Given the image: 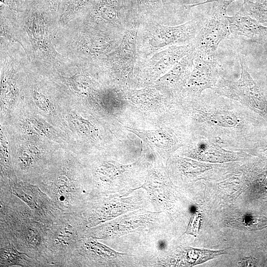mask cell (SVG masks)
I'll return each mask as SVG.
<instances>
[{
    "label": "cell",
    "instance_id": "cell-9",
    "mask_svg": "<svg viewBox=\"0 0 267 267\" xmlns=\"http://www.w3.org/2000/svg\"><path fill=\"white\" fill-rule=\"evenodd\" d=\"M138 15L137 9L128 7L124 0H94L76 19L95 29L124 35L128 24Z\"/></svg>",
    "mask_w": 267,
    "mask_h": 267
},
{
    "label": "cell",
    "instance_id": "cell-6",
    "mask_svg": "<svg viewBox=\"0 0 267 267\" xmlns=\"http://www.w3.org/2000/svg\"><path fill=\"white\" fill-rule=\"evenodd\" d=\"M140 21L139 16H135L128 24L120 44L96 64L113 87L134 88L136 39Z\"/></svg>",
    "mask_w": 267,
    "mask_h": 267
},
{
    "label": "cell",
    "instance_id": "cell-18",
    "mask_svg": "<svg viewBox=\"0 0 267 267\" xmlns=\"http://www.w3.org/2000/svg\"><path fill=\"white\" fill-rule=\"evenodd\" d=\"M0 40L11 44H18L29 61L31 52L29 43L21 27L18 12L0 2Z\"/></svg>",
    "mask_w": 267,
    "mask_h": 267
},
{
    "label": "cell",
    "instance_id": "cell-8",
    "mask_svg": "<svg viewBox=\"0 0 267 267\" xmlns=\"http://www.w3.org/2000/svg\"><path fill=\"white\" fill-rule=\"evenodd\" d=\"M238 57L241 70L240 78L232 81L220 76L212 89L220 95L239 102L267 122V100L248 71L245 56L240 53Z\"/></svg>",
    "mask_w": 267,
    "mask_h": 267
},
{
    "label": "cell",
    "instance_id": "cell-10",
    "mask_svg": "<svg viewBox=\"0 0 267 267\" xmlns=\"http://www.w3.org/2000/svg\"><path fill=\"white\" fill-rule=\"evenodd\" d=\"M193 48V43L172 45L137 61L134 71V88H142L153 84Z\"/></svg>",
    "mask_w": 267,
    "mask_h": 267
},
{
    "label": "cell",
    "instance_id": "cell-17",
    "mask_svg": "<svg viewBox=\"0 0 267 267\" xmlns=\"http://www.w3.org/2000/svg\"><path fill=\"white\" fill-rule=\"evenodd\" d=\"M194 58V52L193 49L152 84L161 88L174 99L178 101L183 88L190 74Z\"/></svg>",
    "mask_w": 267,
    "mask_h": 267
},
{
    "label": "cell",
    "instance_id": "cell-25",
    "mask_svg": "<svg viewBox=\"0 0 267 267\" xmlns=\"http://www.w3.org/2000/svg\"><path fill=\"white\" fill-rule=\"evenodd\" d=\"M62 0H48L49 4L52 13L58 17V13Z\"/></svg>",
    "mask_w": 267,
    "mask_h": 267
},
{
    "label": "cell",
    "instance_id": "cell-16",
    "mask_svg": "<svg viewBox=\"0 0 267 267\" xmlns=\"http://www.w3.org/2000/svg\"><path fill=\"white\" fill-rule=\"evenodd\" d=\"M180 149L186 155L213 162L243 160L250 156L247 152L228 149L215 141L202 137H190Z\"/></svg>",
    "mask_w": 267,
    "mask_h": 267
},
{
    "label": "cell",
    "instance_id": "cell-27",
    "mask_svg": "<svg viewBox=\"0 0 267 267\" xmlns=\"http://www.w3.org/2000/svg\"><path fill=\"white\" fill-rule=\"evenodd\" d=\"M258 149L267 150V140L264 141Z\"/></svg>",
    "mask_w": 267,
    "mask_h": 267
},
{
    "label": "cell",
    "instance_id": "cell-4",
    "mask_svg": "<svg viewBox=\"0 0 267 267\" xmlns=\"http://www.w3.org/2000/svg\"><path fill=\"white\" fill-rule=\"evenodd\" d=\"M123 35L97 29L74 19L58 28L54 44L58 52L73 64L96 65L120 44Z\"/></svg>",
    "mask_w": 267,
    "mask_h": 267
},
{
    "label": "cell",
    "instance_id": "cell-7",
    "mask_svg": "<svg viewBox=\"0 0 267 267\" xmlns=\"http://www.w3.org/2000/svg\"><path fill=\"white\" fill-rule=\"evenodd\" d=\"M83 222L77 214L64 213L47 231L48 266H66L83 239Z\"/></svg>",
    "mask_w": 267,
    "mask_h": 267
},
{
    "label": "cell",
    "instance_id": "cell-3",
    "mask_svg": "<svg viewBox=\"0 0 267 267\" xmlns=\"http://www.w3.org/2000/svg\"><path fill=\"white\" fill-rule=\"evenodd\" d=\"M17 12L30 46V62L36 66L52 67L72 64L54 45V38L59 27L58 17L52 13L48 0H37Z\"/></svg>",
    "mask_w": 267,
    "mask_h": 267
},
{
    "label": "cell",
    "instance_id": "cell-13",
    "mask_svg": "<svg viewBox=\"0 0 267 267\" xmlns=\"http://www.w3.org/2000/svg\"><path fill=\"white\" fill-rule=\"evenodd\" d=\"M10 192L49 226L56 223L65 213L38 185L26 182L14 183L11 187Z\"/></svg>",
    "mask_w": 267,
    "mask_h": 267
},
{
    "label": "cell",
    "instance_id": "cell-20",
    "mask_svg": "<svg viewBox=\"0 0 267 267\" xmlns=\"http://www.w3.org/2000/svg\"><path fill=\"white\" fill-rule=\"evenodd\" d=\"M94 0H62L58 13L57 23L62 27L84 14Z\"/></svg>",
    "mask_w": 267,
    "mask_h": 267
},
{
    "label": "cell",
    "instance_id": "cell-15",
    "mask_svg": "<svg viewBox=\"0 0 267 267\" xmlns=\"http://www.w3.org/2000/svg\"><path fill=\"white\" fill-rule=\"evenodd\" d=\"M121 96L133 105L146 111L162 108L172 110L177 101L154 84L140 88H118Z\"/></svg>",
    "mask_w": 267,
    "mask_h": 267
},
{
    "label": "cell",
    "instance_id": "cell-14",
    "mask_svg": "<svg viewBox=\"0 0 267 267\" xmlns=\"http://www.w3.org/2000/svg\"><path fill=\"white\" fill-rule=\"evenodd\" d=\"M220 76L214 58H206L194 53L192 68L179 100L199 96L206 89H212Z\"/></svg>",
    "mask_w": 267,
    "mask_h": 267
},
{
    "label": "cell",
    "instance_id": "cell-1",
    "mask_svg": "<svg viewBox=\"0 0 267 267\" xmlns=\"http://www.w3.org/2000/svg\"><path fill=\"white\" fill-rule=\"evenodd\" d=\"M173 115L190 137L206 138L228 149L248 153L267 140L258 132L263 118L213 89L180 99Z\"/></svg>",
    "mask_w": 267,
    "mask_h": 267
},
{
    "label": "cell",
    "instance_id": "cell-5",
    "mask_svg": "<svg viewBox=\"0 0 267 267\" xmlns=\"http://www.w3.org/2000/svg\"><path fill=\"white\" fill-rule=\"evenodd\" d=\"M205 19L198 17L176 25L141 20L136 39L137 61L170 46L192 43Z\"/></svg>",
    "mask_w": 267,
    "mask_h": 267
},
{
    "label": "cell",
    "instance_id": "cell-23",
    "mask_svg": "<svg viewBox=\"0 0 267 267\" xmlns=\"http://www.w3.org/2000/svg\"><path fill=\"white\" fill-rule=\"evenodd\" d=\"M37 0H2L1 2L9 8L17 11H20Z\"/></svg>",
    "mask_w": 267,
    "mask_h": 267
},
{
    "label": "cell",
    "instance_id": "cell-26",
    "mask_svg": "<svg viewBox=\"0 0 267 267\" xmlns=\"http://www.w3.org/2000/svg\"><path fill=\"white\" fill-rule=\"evenodd\" d=\"M255 263V261H254L253 259L248 258L241 261L240 265L241 266H253Z\"/></svg>",
    "mask_w": 267,
    "mask_h": 267
},
{
    "label": "cell",
    "instance_id": "cell-19",
    "mask_svg": "<svg viewBox=\"0 0 267 267\" xmlns=\"http://www.w3.org/2000/svg\"><path fill=\"white\" fill-rule=\"evenodd\" d=\"M230 33L235 36L244 37L252 42L267 46V27L249 16L238 12L231 16H226Z\"/></svg>",
    "mask_w": 267,
    "mask_h": 267
},
{
    "label": "cell",
    "instance_id": "cell-22",
    "mask_svg": "<svg viewBox=\"0 0 267 267\" xmlns=\"http://www.w3.org/2000/svg\"><path fill=\"white\" fill-rule=\"evenodd\" d=\"M240 14L249 16L260 23H267V0L248 1L242 4Z\"/></svg>",
    "mask_w": 267,
    "mask_h": 267
},
{
    "label": "cell",
    "instance_id": "cell-2",
    "mask_svg": "<svg viewBox=\"0 0 267 267\" xmlns=\"http://www.w3.org/2000/svg\"><path fill=\"white\" fill-rule=\"evenodd\" d=\"M10 193L0 195V242L48 266L47 231L49 227L21 199Z\"/></svg>",
    "mask_w": 267,
    "mask_h": 267
},
{
    "label": "cell",
    "instance_id": "cell-21",
    "mask_svg": "<svg viewBox=\"0 0 267 267\" xmlns=\"http://www.w3.org/2000/svg\"><path fill=\"white\" fill-rule=\"evenodd\" d=\"M0 266L39 267V264L9 243L0 242Z\"/></svg>",
    "mask_w": 267,
    "mask_h": 267
},
{
    "label": "cell",
    "instance_id": "cell-11",
    "mask_svg": "<svg viewBox=\"0 0 267 267\" xmlns=\"http://www.w3.org/2000/svg\"><path fill=\"white\" fill-rule=\"evenodd\" d=\"M208 17L193 44L197 55L214 58L221 42L230 35L226 11L229 5L225 0H214Z\"/></svg>",
    "mask_w": 267,
    "mask_h": 267
},
{
    "label": "cell",
    "instance_id": "cell-24",
    "mask_svg": "<svg viewBox=\"0 0 267 267\" xmlns=\"http://www.w3.org/2000/svg\"><path fill=\"white\" fill-rule=\"evenodd\" d=\"M201 219V215L196 212L190 220L186 232L193 235L196 234L200 225Z\"/></svg>",
    "mask_w": 267,
    "mask_h": 267
},
{
    "label": "cell",
    "instance_id": "cell-12",
    "mask_svg": "<svg viewBox=\"0 0 267 267\" xmlns=\"http://www.w3.org/2000/svg\"><path fill=\"white\" fill-rule=\"evenodd\" d=\"M126 128L139 137L150 148L162 155H169L179 149L190 137L186 131L177 121L173 127H165L157 130Z\"/></svg>",
    "mask_w": 267,
    "mask_h": 267
},
{
    "label": "cell",
    "instance_id": "cell-28",
    "mask_svg": "<svg viewBox=\"0 0 267 267\" xmlns=\"http://www.w3.org/2000/svg\"><path fill=\"white\" fill-rule=\"evenodd\" d=\"M225 0L228 2L229 4H230L232 2L235 0ZM242 0L243 1V4H244L250 0Z\"/></svg>",
    "mask_w": 267,
    "mask_h": 267
}]
</instances>
